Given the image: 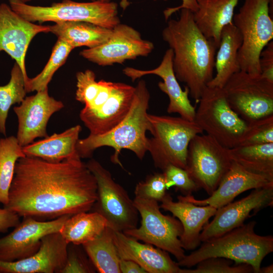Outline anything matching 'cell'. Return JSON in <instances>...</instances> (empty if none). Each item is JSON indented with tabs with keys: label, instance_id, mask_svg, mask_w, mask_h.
Returning <instances> with one entry per match:
<instances>
[{
	"label": "cell",
	"instance_id": "21",
	"mask_svg": "<svg viewBox=\"0 0 273 273\" xmlns=\"http://www.w3.org/2000/svg\"><path fill=\"white\" fill-rule=\"evenodd\" d=\"M120 258L134 261L147 273H181L183 268L168 252L148 243H141L122 232L113 231Z\"/></svg>",
	"mask_w": 273,
	"mask_h": 273
},
{
	"label": "cell",
	"instance_id": "23",
	"mask_svg": "<svg viewBox=\"0 0 273 273\" xmlns=\"http://www.w3.org/2000/svg\"><path fill=\"white\" fill-rule=\"evenodd\" d=\"M135 87L115 82L111 95L104 106L81 119L90 134H105L119 124L127 115L133 101Z\"/></svg>",
	"mask_w": 273,
	"mask_h": 273
},
{
	"label": "cell",
	"instance_id": "11",
	"mask_svg": "<svg viewBox=\"0 0 273 273\" xmlns=\"http://www.w3.org/2000/svg\"><path fill=\"white\" fill-rule=\"evenodd\" d=\"M232 162L229 149L207 134H198L189 143L185 169L199 189L211 195Z\"/></svg>",
	"mask_w": 273,
	"mask_h": 273
},
{
	"label": "cell",
	"instance_id": "26",
	"mask_svg": "<svg viewBox=\"0 0 273 273\" xmlns=\"http://www.w3.org/2000/svg\"><path fill=\"white\" fill-rule=\"evenodd\" d=\"M242 42L241 33L233 23L223 28L215 59L216 73L207 86L223 88L232 75L241 70L238 56Z\"/></svg>",
	"mask_w": 273,
	"mask_h": 273
},
{
	"label": "cell",
	"instance_id": "33",
	"mask_svg": "<svg viewBox=\"0 0 273 273\" xmlns=\"http://www.w3.org/2000/svg\"><path fill=\"white\" fill-rule=\"evenodd\" d=\"M74 48L64 40L58 38L50 57L42 71L33 78H28L25 84L26 91L30 93L48 88V86L57 70L63 65Z\"/></svg>",
	"mask_w": 273,
	"mask_h": 273
},
{
	"label": "cell",
	"instance_id": "9",
	"mask_svg": "<svg viewBox=\"0 0 273 273\" xmlns=\"http://www.w3.org/2000/svg\"><path fill=\"white\" fill-rule=\"evenodd\" d=\"M133 201L141 217V225L123 233L171 253L178 261L182 259L186 254L179 240L183 231L179 220L162 213L156 200L135 197Z\"/></svg>",
	"mask_w": 273,
	"mask_h": 273
},
{
	"label": "cell",
	"instance_id": "25",
	"mask_svg": "<svg viewBox=\"0 0 273 273\" xmlns=\"http://www.w3.org/2000/svg\"><path fill=\"white\" fill-rule=\"evenodd\" d=\"M81 129L80 125H75L61 133H55L24 146L22 151L26 156L39 158L51 163L60 162L79 155L76 145Z\"/></svg>",
	"mask_w": 273,
	"mask_h": 273
},
{
	"label": "cell",
	"instance_id": "27",
	"mask_svg": "<svg viewBox=\"0 0 273 273\" xmlns=\"http://www.w3.org/2000/svg\"><path fill=\"white\" fill-rule=\"evenodd\" d=\"M50 32L62 39L74 49L86 47L93 48L107 40L112 29L82 21H64L50 25Z\"/></svg>",
	"mask_w": 273,
	"mask_h": 273
},
{
	"label": "cell",
	"instance_id": "2",
	"mask_svg": "<svg viewBox=\"0 0 273 273\" xmlns=\"http://www.w3.org/2000/svg\"><path fill=\"white\" fill-rule=\"evenodd\" d=\"M163 39L173 51V69L184 83L189 95L198 102L204 88L213 78L215 53L214 41L197 27L193 13L180 9L179 18L170 19L162 32Z\"/></svg>",
	"mask_w": 273,
	"mask_h": 273
},
{
	"label": "cell",
	"instance_id": "22",
	"mask_svg": "<svg viewBox=\"0 0 273 273\" xmlns=\"http://www.w3.org/2000/svg\"><path fill=\"white\" fill-rule=\"evenodd\" d=\"M177 199V201H174L171 195L166 193L160 201V207L178 219L183 228L179 238L182 247L185 250H193L200 244V235L203 228L214 215L217 209L210 205H197Z\"/></svg>",
	"mask_w": 273,
	"mask_h": 273
},
{
	"label": "cell",
	"instance_id": "12",
	"mask_svg": "<svg viewBox=\"0 0 273 273\" xmlns=\"http://www.w3.org/2000/svg\"><path fill=\"white\" fill-rule=\"evenodd\" d=\"M231 108L247 123L273 115V83L240 70L222 88Z\"/></svg>",
	"mask_w": 273,
	"mask_h": 273
},
{
	"label": "cell",
	"instance_id": "32",
	"mask_svg": "<svg viewBox=\"0 0 273 273\" xmlns=\"http://www.w3.org/2000/svg\"><path fill=\"white\" fill-rule=\"evenodd\" d=\"M25 78L20 66L16 62L11 71L9 82L0 86V132L6 135V121L11 107L21 104L26 97Z\"/></svg>",
	"mask_w": 273,
	"mask_h": 273
},
{
	"label": "cell",
	"instance_id": "13",
	"mask_svg": "<svg viewBox=\"0 0 273 273\" xmlns=\"http://www.w3.org/2000/svg\"><path fill=\"white\" fill-rule=\"evenodd\" d=\"M154 48L153 43L143 39L138 31L120 23L112 29L106 41L97 47L82 50L79 55L99 66H106L147 56Z\"/></svg>",
	"mask_w": 273,
	"mask_h": 273
},
{
	"label": "cell",
	"instance_id": "30",
	"mask_svg": "<svg viewBox=\"0 0 273 273\" xmlns=\"http://www.w3.org/2000/svg\"><path fill=\"white\" fill-rule=\"evenodd\" d=\"M113 231L108 226L95 239L81 245L100 273H120V258L114 243Z\"/></svg>",
	"mask_w": 273,
	"mask_h": 273
},
{
	"label": "cell",
	"instance_id": "28",
	"mask_svg": "<svg viewBox=\"0 0 273 273\" xmlns=\"http://www.w3.org/2000/svg\"><path fill=\"white\" fill-rule=\"evenodd\" d=\"M108 226L107 219L98 212H81L70 216L59 232L69 244L82 245L95 239Z\"/></svg>",
	"mask_w": 273,
	"mask_h": 273
},
{
	"label": "cell",
	"instance_id": "44",
	"mask_svg": "<svg viewBox=\"0 0 273 273\" xmlns=\"http://www.w3.org/2000/svg\"><path fill=\"white\" fill-rule=\"evenodd\" d=\"M22 2L27 3L29 2L34 1V0H19ZM89 1H104V2H110L111 0H89Z\"/></svg>",
	"mask_w": 273,
	"mask_h": 273
},
{
	"label": "cell",
	"instance_id": "39",
	"mask_svg": "<svg viewBox=\"0 0 273 273\" xmlns=\"http://www.w3.org/2000/svg\"><path fill=\"white\" fill-rule=\"evenodd\" d=\"M260 76L273 83V42L270 41L261 51L259 57Z\"/></svg>",
	"mask_w": 273,
	"mask_h": 273
},
{
	"label": "cell",
	"instance_id": "41",
	"mask_svg": "<svg viewBox=\"0 0 273 273\" xmlns=\"http://www.w3.org/2000/svg\"><path fill=\"white\" fill-rule=\"evenodd\" d=\"M17 213L6 208H0V233H6L11 228H15L20 222Z\"/></svg>",
	"mask_w": 273,
	"mask_h": 273
},
{
	"label": "cell",
	"instance_id": "37",
	"mask_svg": "<svg viewBox=\"0 0 273 273\" xmlns=\"http://www.w3.org/2000/svg\"><path fill=\"white\" fill-rule=\"evenodd\" d=\"M163 172L166 179L167 189L174 187L185 196L191 195L200 189L184 168L169 165Z\"/></svg>",
	"mask_w": 273,
	"mask_h": 273
},
{
	"label": "cell",
	"instance_id": "3",
	"mask_svg": "<svg viewBox=\"0 0 273 273\" xmlns=\"http://www.w3.org/2000/svg\"><path fill=\"white\" fill-rule=\"evenodd\" d=\"M135 88L130 109L119 124L105 134H89L87 137L78 140L76 150L81 158H91L95 150L104 146L114 149L111 161L122 168L119 159L122 149L131 151L140 160L144 158L149 147L146 132L151 129L147 113L150 95L146 83L143 79L139 81Z\"/></svg>",
	"mask_w": 273,
	"mask_h": 273
},
{
	"label": "cell",
	"instance_id": "29",
	"mask_svg": "<svg viewBox=\"0 0 273 273\" xmlns=\"http://www.w3.org/2000/svg\"><path fill=\"white\" fill-rule=\"evenodd\" d=\"M231 160L246 170L273 181V143L229 149Z\"/></svg>",
	"mask_w": 273,
	"mask_h": 273
},
{
	"label": "cell",
	"instance_id": "34",
	"mask_svg": "<svg viewBox=\"0 0 273 273\" xmlns=\"http://www.w3.org/2000/svg\"><path fill=\"white\" fill-rule=\"evenodd\" d=\"M233 261L223 257H210L197 263L195 269L183 268L181 273H249L253 272L247 264H233Z\"/></svg>",
	"mask_w": 273,
	"mask_h": 273
},
{
	"label": "cell",
	"instance_id": "36",
	"mask_svg": "<svg viewBox=\"0 0 273 273\" xmlns=\"http://www.w3.org/2000/svg\"><path fill=\"white\" fill-rule=\"evenodd\" d=\"M166 183L162 173L148 175L145 180L138 183L135 188V197L161 201L166 194Z\"/></svg>",
	"mask_w": 273,
	"mask_h": 273
},
{
	"label": "cell",
	"instance_id": "38",
	"mask_svg": "<svg viewBox=\"0 0 273 273\" xmlns=\"http://www.w3.org/2000/svg\"><path fill=\"white\" fill-rule=\"evenodd\" d=\"M68 246L65 264L60 273H93L96 269L88 258L81 250L80 245L71 244Z\"/></svg>",
	"mask_w": 273,
	"mask_h": 273
},
{
	"label": "cell",
	"instance_id": "1",
	"mask_svg": "<svg viewBox=\"0 0 273 273\" xmlns=\"http://www.w3.org/2000/svg\"><path fill=\"white\" fill-rule=\"evenodd\" d=\"M97 199L96 178L79 155L58 163L26 156L16 162L4 207L47 221L88 212Z\"/></svg>",
	"mask_w": 273,
	"mask_h": 273
},
{
	"label": "cell",
	"instance_id": "15",
	"mask_svg": "<svg viewBox=\"0 0 273 273\" xmlns=\"http://www.w3.org/2000/svg\"><path fill=\"white\" fill-rule=\"evenodd\" d=\"M273 205V186L253 189L247 196L217 209L213 219L203 227L201 242L239 227L261 209Z\"/></svg>",
	"mask_w": 273,
	"mask_h": 273
},
{
	"label": "cell",
	"instance_id": "20",
	"mask_svg": "<svg viewBox=\"0 0 273 273\" xmlns=\"http://www.w3.org/2000/svg\"><path fill=\"white\" fill-rule=\"evenodd\" d=\"M273 186V181L261 175L251 172L232 161L231 165L221 180L218 187L203 200H197L191 195L178 196L177 199L201 206L210 205L218 209L241 193L252 189Z\"/></svg>",
	"mask_w": 273,
	"mask_h": 273
},
{
	"label": "cell",
	"instance_id": "7",
	"mask_svg": "<svg viewBox=\"0 0 273 273\" xmlns=\"http://www.w3.org/2000/svg\"><path fill=\"white\" fill-rule=\"evenodd\" d=\"M272 0H245L233 23L241 33L238 51L240 70L253 75L261 73L260 54L273 38V21L269 15Z\"/></svg>",
	"mask_w": 273,
	"mask_h": 273
},
{
	"label": "cell",
	"instance_id": "31",
	"mask_svg": "<svg viewBox=\"0 0 273 273\" xmlns=\"http://www.w3.org/2000/svg\"><path fill=\"white\" fill-rule=\"evenodd\" d=\"M26 156L16 137L0 139V204L6 205L17 160Z\"/></svg>",
	"mask_w": 273,
	"mask_h": 273
},
{
	"label": "cell",
	"instance_id": "4",
	"mask_svg": "<svg viewBox=\"0 0 273 273\" xmlns=\"http://www.w3.org/2000/svg\"><path fill=\"white\" fill-rule=\"evenodd\" d=\"M256 221H251L202 242L199 248L186 255L177 264L190 268L205 259L219 257L231 259L236 264L250 265L253 272L259 273L262 260L273 251V237L256 234Z\"/></svg>",
	"mask_w": 273,
	"mask_h": 273
},
{
	"label": "cell",
	"instance_id": "6",
	"mask_svg": "<svg viewBox=\"0 0 273 273\" xmlns=\"http://www.w3.org/2000/svg\"><path fill=\"white\" fill-rule=\"evenodd\" d=\"M151 124L148 151L156 167L162 171L169 165L185 169L191 139L203 131L194 121L181 117L148 114Z\"/></svg>",
	"mask_w": 273,
	"mask_h": 273
},
{
	"label": "cell",
	"instance_id": "24",
	"mask_svg": "<svg viewBox=\"0 0 273 273\" xmlns=\"http://www.w3.org/2000/svg\"><path fill=\"white\" fill-rule=\"evenodd\" d=\"M240 0H197L198 8L193 13L194 22L207 38L218 49L223 28L233 23L234 11Z\"/></svg>",
	"mask_w": 273,
	"mask_h": 273
},
{
	"label": "cell",
	"instance_id": "8",
	"mask_svg": "<svg viewBox=\"0 0 273 273\" xmlns=\"http://www.w3.org/2000/svg\"><path fill=\"white\" fill-rule=\"evenodd\" d=\"M196 110L194 121L224 147L239 145L247 124L231 108L222 88L207 86Z\"/></svg>",
	"mask_w": 273,
	"mask_h": 273
},
{
	"label": "cell",
	"instance_id": "35",
	"mask_svg": "<svg viewBox=\"0 0 273 273\" xmlns=\"http://www.w3.org/2000/svg\"><path fill=\"white\" fill-rule=\"evenodd\" d=\"M247 124V128L239 146L273 143V115Z\"/></svg>",
	"mask_w": 273,
	"mask_h": 273
},
{
	"label": "cell",
	"instance_id": "42",
	"mask_svg": "<svg viewBox=\"0 0 273 273\" xmlns=\"http://www.w3.org/2000/svg\"><path fill=\"white\" fill-rule=\"evenodd\" d=\"M119 269L120 273H147L139 264L134 261L120 259Z\"/></svg>",
	"mask_w": 273,
	"mask_h": 273
},
{
	"label": "cell",
	"instance_id": "14",
	"mask_svg": "<svg viewBox=\"0 0 273 273\" xmlns=\"http://www.w3.org/2000/svg\"><path fill=\"white\" fill-rule=\"evenodd\" d=\"M70 216L65 215L47 221L23 217L12 232L0 238V260L14 261L33 255L39 250L42 238L59 232Z\"/></svg>",
	"mask_w": 273,
	"mask_h": 273
},
{
	"label": "cell",
	"instance_id": "16",
	"mask_svg": "<svg viewBox=\"0 0 273 273\" xmlns=\"http://www.w3.org/2000/svg\"><path fill=\"white\" fill-rule=\"evenodd\" d=\"M50 25L30 22L16 13L9 5L0 4V53H7L22 70L25 81L28 79L25 57L32 39L40 33L50 32Z\"/></svg>",
	"mask_w": 273,
	"mask_h": 273
},
{
	"label": "cell",
	"instance_id": "43",
	"mask_svg": "<svg viewBox=\"0 0 273 273\" xmlns=\"http://www.w3.org/2000/svg\"><path fill=\"white\" fill-rule=\"evenodd\" d=\"M273 265L272 264L267 266L260 267L259 273H272Z\"/></svg>",
	"mask_w": 273,
	"mask_h": 273
},
{
	"label": "cell",
	"instance_id": "10",
	"mask_svg": "<svg viewBox=\"0 0 273 273\" xmlns=\"http://www.w3.org/2000/svg\"><path fill=\"white\" fill-rule=\"evenodd\" d=\"M86 164L97 184L94 211L103 215L114 231L123 232L136 228L139 213L126 190L97 160L91 159Z\"/></svg>",
	"mask_w": 273,
	"mask_h": 273
},
{
	"label": "cell",
	"instance_id": "19",
	"mask_svg": "<svg viewBox=\"0 0 273 273\" xmlns=\"http://www.w3.org/2000/svg\"><path fill=\"white\" fill-rule=\"evenodd\" d=\"M173 51L169 48L166 51L160 65L153 69L143 70L127 67L122 71L132 81L149 74L161 77L163 81L159 82L158 85L159 89L168 97L169 102L167 112L178 113L183 118L194 121L196 109L189 99L188 88L185 86L183 90L178 82L173 69Z\"/></svg>",
	"mask_w": 273,
	"mask_h": 273
},
{
	"label": "cell",
	"instance_id": "17",
	"mask_svg": "<svg viewBox=\"0 0 273 273\" xmlns=\"http://www.w3.org/2000/svg\"><path fill=\"white\" fill-rule=\"evenodd\" d=\"M64 107L61 101L49 95L48 88L26 97L13 110L18 122L16 138L21 147L34 142L37 138L49 136L47 127L52 115Z\"/></svg>",
	"mask_w": 273,
	"mask_h": 273
},
{
	"label": "cell",
	"instance_id": "40",
	"mask_svg": "<svg viewBox=\"0 0 273 273\" xmlns=\"http://www.w3.org/2000/svg\"><path fill=\"white\" fill-rule=\"evenodd\" d=\"M158 1V0H154ZM167 1V0H163ZM182 4L181 5L172 8H168L163 11V14L166 20H167L174 13L180 10L181 9H188L193 13L196 11L198 8V3L197 0H181ZM129 2L128 0H121L120 2V6L123 10H125L129 6Z\"/></svg>",
	"mask_w": 273,
	"mask_h": 273
},
{
	"label": "cell",
	"instance_id": "5",
	"mask_svg": "<svg viewBox=\"0 0 273 273\" xmlns=\"http://www.w3.org/2000/svg\"><path fill=\"white\" fill-rule=\"evenodd\" d=\"M12 10L34 23L82 21L112 29L120 23L118 4L112 1L78 2L63 0L49 6H33L19 0H9Z\"/></svg>",
	"mask_w": 273,
	"mask_h": 273
},
{
	"label": "cell",
	"instance_id": "18",
	"mask_svg": "<svg viewBox=\"0 0 273 273\" xmlns=\"http://www.w3.org/2000/svg\"><path fill=\"white\" fill-rule=\"evenodd\" d=\"M69 244L60 232L44 236L38 251L14 261L0 260V273H60L67 257Z\"/></svg>",
	"mask_w": 273,
	"mask_h": 273
}]
</instances>
